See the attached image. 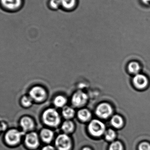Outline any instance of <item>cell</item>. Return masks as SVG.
Here are the masks:
<instances>
[{
    "mask_svg": "<svg viewBox=\"0 0 150 150\" xmlns=\"http://www.w3.org/2000/svg\"><path fill=\"white\" fill-rule=\"evenodd\" d=\"M43 120L47 125L52 127L58 126L60 122V117L58 112L52 108H49L44 112Z\"/></svg>",
    "mask_w": 150,
    "mask_h": 150,
    "instance_id": "6da1fadb",
    "label": "cell"
},
{
    "mask_svg": "<svg viewBox=\"0 0 150 150\" xmlns=\"http://www.w3.org/2000/svg\"><path fill=\"white\" fill-rule=\"evenodd\" d=\"M23 132L15 129L9 130L5 134V142L10 146L17 145L21 141Z\"/></svg>",
    "mask_w": 150,
    "mask_h": 150,
    "instance_id": "7a4b0ae2",
    "label": "cell"
},
{
    "mask_svg": "<svg viewBox=\"0 0 150 150\" xmlns=\"http://www.w3.org/2000/svg\"><path fill=\"white\" fill-rule=\"evenodd\" d=\"M88 128L90 133L94 136H100L105 131V124L102 122L97 120L91 121L89 124Z\"/></svg>",
    "mask_w": 150,
    "mask_h": 150,
    "instance_id": "3957f363",
    "label": "cell"
},
{
    "mask_svg": "<svg viewBox=\"0 0 150 150\" xmlns=\"http://www.w3.org/2000/svg\"><path fill=\"white\" fill-rule=\"evenodd\" d=\"M55 145L59 150H68L71 147L70 138L67 135H59L56 138Z\"/></svg>",
    "mask_w": 150,
    "mask_h": 150,
    "instance_id": "277c9868",
    "label": "cell"
},
{
    "mask_svg": "<svg viewBox=\"0 0 150 150\" xmlns=\"http://www.w3.org/2000/svg\"><path fill=\"white\" fill-rule=\"evenodd\" d=\"M96 114L101 118H108L112 113V109L110 105L107 103L100 104L97 108Z\"/></svg>",
    "mask_w": 150,
    "mask_h": 150,
    "instance_id": "5b68a950",
    "label": "cell"
},
{
    "mask_svg": "<svg viewBox=\"0 0 150 150\" xmlns=\"http://www.w3.org/2000/svg\"><path fill=\"white\" fill-rule=\"evenodd\" d=\"M87 96L85 93L78 91L75 93L72 97V102L76 107H81L86 103Z\"/></svg>",
    "mask_w": 150,
    "mask_h": 150,
    "instance_id": "8992f818",
    "label": "cell"
},
{
    "mask_svg": "<svg viewBox=\"0 0 150 150\" xmlns=\"http://www.w3.org/2000/svg\"><path fill=\"white\" fill-rule=\"evenodd\" d=\"M30 94L31 98L34 100L40 101L45 99L46 96V93L42 87L35 86L30 91Z\"/></svg>",
    "mask_w": 150,
    "mask_h": 150,
    "instance_id": "52a82bcc",
    "label": "cell"
},
{
    "mask_svg": "<svg viewBox=\"0 0 150 150\" xmlns=\"http://www.w3.org/2000/svg\"><path fill=\"white\" fill-rule=\"evenodd\" d=\"M25 143L26 146L30 149L37 148L39 144V140L38 134L34 132L29 133L25 136Z\"/></svg>",
    "mask_w": 150,
    "mask_h": 150,
    "instance_id": "ba28073f",
    "label": "cell"
},
{
    "mask_svg": "<svg viewBox=\"0 0 150 150\" xmlns=\"http://www.w3.org/2000/svg\"><path fill=\"white\" fill-rule=\"evenodd\" d=\"M133 83L137 89L143 90L147 87L149 83L148 79L144 75L137 74L133 79Z\"/></svg>",
    "mask_w": 150,
    "mask_h": 150,
    "instance_id": "9c48e42d",
    "label": "cell"
},
{
    "mask_svg": "<svg viewBox=\"0 0 150 150\" xmlns=\"http://www.w3.org/2000/svg\"><path fill=\"white\" fill-rule=\"evenodd\" d=\"M3 7L10 10L19 8L22 4V0H0Z\"/></svg>",
    "mask_w": 150,
    "mask_h": 150,
    "instance_id": "30bf717a",
    "label": "cell"
},
{
    "mask_svg": "<svg viewBox=\"0 0 150 150\" xmlns=\"http://www.w3.org/2000/svg\"><path fill=\"white\" fill-rule=\"evenodd\" d=\"M20 125L24 132L30 131L34 127V122L31 118L25 117L21 119Z\"/></svg>",
    "mask_w": 150,
    "mask_h": 150,
    "instance_id": "8fae6325",
    "label": "cell"
},
{
    "mask_svg": "<svg viewBox=\"0 0 150 150\" xmlns=\"http://www.w3.org/2000/svg\"><path fill=\"white\" fill-rule=\"evenodd\" d=\"M40 135L44 142H45L49 143L52 140L54 134L53 131L50 129H45L41 131Z\"/></svg>",
    "mask_w": 150,
    "mask_h": 150,
    "instance_id": "7c38bea8",
    "label": "cell"
},
{
    "mask_svg": "<svg viewBox=\"0 0 150 150\" xmlns=\"http://www.w3.org/2000/svg\"><path fill=\"white\" fill-rule=\"evenodd\" d=\"M61 5L67 10L74 8L77 4V0H59Z\"/></svg>",
    "mask_w": 150,
    "mask_h": 150,
    "instance_id": "4fadbf2b",
    "label": "cell"
},
{
    "mask_svg": "<svg viewBox=\"0 0 150 150\" xmlns=\"http://www.w3.org/2000/svg\"><path fill=\"white\" fill-rule=\"evenodd\" d=\"M123 119L120 115H114L111 119L112 125L116 128L121 127L123 126Z\"/></svg>",
    "mask_w": 150,
    "mask_h": 150,
    "instance_id": "5bb4252c",
    "label": "cell"
},
{
    "mask_svg": "<svg viewBox=\"0 0 150 150\" xmlns=\"http://www.w3.org/2000/svg\"><path fill=\"white\" fill-rule=\"evenodd\" d=\"M78 116L81 120L83 121H86L88 120L91 117V114L87 109H81L78 112Z\"/></svg>",
    "mask_w": 150,
    "mask_h": 150,
    "instance_id": "9a60e30c",
    "label": "cell"
},
{
    "mask_svg": "<svg viewBox=\"0 0 150 150\" xmlns=\"http://www.w3.org/2000/svg\"><path fill=\"white\" fill-rule=\"evenodd\" d=\"M128 70L133 74H138L140 70V65L135 62H130L128 66Z\"/></svg>",
    "mask_w": 150,
    "mask_h": 150,
    "instance_id": "2e32d148",
    "label": "cell"
},
{
    "mask_svg": "<svg viewBox=\"0 0 150 150\" xmlns=\"http://www.w3.org/2000/svg\"><path fill=\"white\" fill-rule=\"evenodd\" d=\"M74 110L70 107H65L62 110V114L64 117L67 119L72 118L74 115Z\"/></svg>",
    "mask_w": 150,
    "mask_h": 150,
    "instance_id": "e0dca14e",
    "label": "cell"
},
{
    "mask_svg": "<svg viewBox=\"0 0 150 150\" xmlns=\"http://www.w3.org/2000/svg\"><path fill=\"white\" fill-rule=\"evenodd\" d=\"M74 125L70 121L64 122L62 125V129L66 133H70L74 129Z\"/></svg>",
    "mask_w": 150,
    "mask_h": 150,
    "instance_id": "ac0fdd59",
    "label": "cell"
},
{
    "mask_svg": "<svg viewBox=\"0 0 150 150\" xmlns=\"http://www.w3.org/2000/svg\"><path fill=\"white\" fill-rule=\"evenodd\" d=\"M67 102V99L62 96H58L54 100V104L58 107L63 106Z\"/></svg>",
    "mask_w": 150,
    "mask_h": 150,
    "instance_id": "d6986e66",
    "label": "cell"
},
{
    "mask_svg": "<svg viewBox=\"0 0 150 150\" xmlns=\"http://www.w3.org/2000/svg\"><path fill=\"white\" fill-rule=\"evenodd\" d=\"M109 150H123V146L120 142L116 141L111 144Z\"/></svg>",
    "mask_w": 150,
    "mask_h": 150,
    "instance_id": "ffe728a7",
    "label": "cell"
},
{
    "mask_svg": "<svg viewBox=\"0 0 150 150\" xmlns=\"http://www.w3.org/2000/svg\"><path fill=\"white\" fill-rule=\"evenodd\" d=\"M105 137L106 139L108 141H112L114 140L115 137V133L113 130L109 129L105 132Z\"/></svg>",
    "mask_w": 150,
    "mask_h": 150,
    "instance_id": "44dd1931",
    "label": "cell"
},
{
    "mask_svg": "<svg viewBox=\"0 0 150 150\" xmlns=\"http://www.w3.org/2000/svg\"><path fill=\"white\" fill-rule=\"evenodd\" d=\"M138 150H150V143L147 141H144L139 144Z\"/></svg>",
    "mask_w": 150,
    "mask_h": 150,
    "instance_id": "7402d4cb",
    "label": "cell"
},
{
    "mask_svg": "<svg viewBox=\"0 0 150 150\" xmlns=\"http://www.w3.org/2000/svg\"><path fill=\"white\" fill-rule=\"evenodd\" d=\"M49 4L51 8L54 9L59 8L61 6L59 0H51Z\"/></svg>",
    "mask_w": 150,
    "mask_h": 150,
    "instance_id": "603a6c76",
    "label": "cell"
},
{
    "mask_svg": "<svg viewBox=\"0 0 150 150\" xmlns=\"http://www.w3.org/2000/svg\"><path fill=\"white\" fill-rule=\"evenodd\" d=\"M22 103L25 107H29L31 105L32 100L30 98L25 96L22 98Z\"/></svg>",
    "mask_w": 150,
    "mask_h": 150,
    "instance_id": "cb8c5ba5",
    "label": "cell"
},
{
    "mask_svg": "<svg viewBox=\"0 0 150 150\" xmlns=\"http://www.w3.org/2000/svg\"><path fill=\"white\" fill-rule=\"evenodd\" d=\"M42 150H55L54 148L52 146H46V147L43 148Z\"/></svg>",
    "mask_w": 150,
    "mask_h": 150,
    "instance_id": "d4e9b609",
    "label": "cell"
},
{
    "mask_svg": "<svg viewBox=\"0 0 150 150\" xmlns=\"http://www.w3.org/2000/svg\"><path fill=\"white\" fill-rule=\"evenodd\" d=\"M141 1L146 6V5L150 6V0H141Z\"/></svg>",
    "mask_w": 150,
    "mask_h": 150,
    "instance_id": "484cf974",
    "label": "cell"
},
{
    "mask_svg": "<svg viewBox=\"0 0 150 150\" xmlns=\"http://www.w3.org/2000/svg\"><path fill=\"white\" fill-rule=\"evenodd\" d=\"M83 150H91V149L88 148H85L83 149Z\"/></svg>",
    "mask_w": 150,
    "mask_h": 150,
    "instance_id": "4316f807",
    "label": "cell"
}]
</instances>
